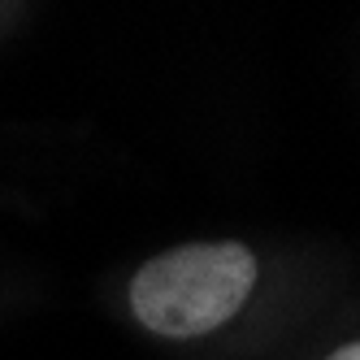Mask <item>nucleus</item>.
<instances>
[{"label": "nucleus", "instance_id": "f257e3e1", "mask_svg": "<svg viewBox=\"0 0 360 360\" xmlns=\"http://www.w3.org/2000/svg\"><path fill=\"white\" fill-rule=\"evenodd\" d=\"M256 287L252 248L221 243H183L169 248L131 278V313L143 330L161 339H200L221 330L248 304Z\"/></svg>", "mask_w": 360, "mask_h": 360}, {"label": "nucleus", "instance_id": "f03ea898", "mask_svg": "<svg viewBox=\"0 0 360 360\" xmlns=\"http://www.w3.org/2000/svg\"><path fill=\"white\" fill-rule=\"evenodd\" d=\"M326 360H360V343H343L339 352H330Z\"/></svg>", "mask_w": 360, "mask_h": 360}]
</instances>
